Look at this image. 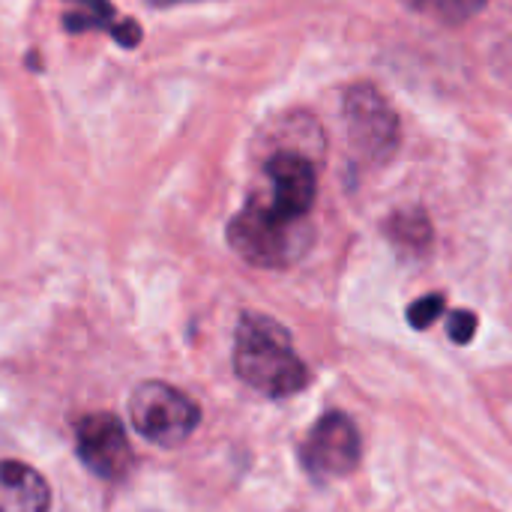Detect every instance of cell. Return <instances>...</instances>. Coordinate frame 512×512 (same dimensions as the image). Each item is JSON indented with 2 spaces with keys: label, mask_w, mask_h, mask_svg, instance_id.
<instances>
[{
  "label": "cell",
  "mask_w": 512,
  "mask_h": 512,
  "mask_svg": "<svg viewBox=\"0 0 512 512\" xmlns=\"http://www.w3.org/2000/svg\"><path fill=\"white\" fill-rule=\"evenodd\" d=\"M234 369L252 390L282 399L294 396L309 384V369L297 357L291 333L267 318L246 312L234 336Z\"/></svg>",
  "instance_id": "6da1fadb"
},
{
  "label": "cell",
  "mask_w": 512,
  "mask_h": 512,
  "mask_svg": "<svg viewBox=\"0 0 512 512\" xmlns=\"http://www.w3.org/2000/svg\"><path fill=\"white\" fill-rule=\"evenodd\" d=\"M228 243L255 267H291L309 252L312 225L306 219H279L249 198V204L228 225Z\"/></svg>",
  "instance_id": "7a4b0ae2"
},
{
  "label": "cell",
  "mask_w": 512,
  "mask_h": 512,
  "mask_svg": "<svg viewBox=\"0 0 512 512\" xmlns=\"http://www.w3.org/2000/svg\"><path fill=\"white\" fill-rule=\"evenodd\" d=\"M129 417L147 441L159 447H180L198 429L201 411L183 390L162 381H147L135 387Z\"/></svg>",
  "instance_id": "3957f363"
},
{
  "label": "cell",
  "mask_w": 512,
  "mask_h": 512,
  "mask_svg": "<svg viewBox=\"0 0 512 512\" xmlns=\"http://www.w3.org/2000/svg\"><path fill=\"white\" fill-rule=\"evenodd\" d=\"M345 129L354 150L369 162H387L399 147V117L369 84L345 93Z\"/></svg>",
  "instance_id": "277c9868"
},
{
  "label": "cell",
  "mask_w": 512,
  "mask_h": 512,
  "mask_svg": "<svg viewBox=\"0 0 512 512\" xmlns=\"http://www.w3.org/2000/svg\"><path fill=\"white\" fill-rule=\"evenodd\" d=\"M360 453H363L360 432H357L354 420L339 411L324 414L309 429V435L300 447L303 468L315 480H336V477L351 474L360 462Z\"/></svg>",
  "instance_id": "5b68a950"
},
{
  "label": "cell",
  "mask_w": 512,
  "mask_h": 512,
  "mask_svg": "<svg viewBox=\"0 0 512 512\" xmlns=\"http://www.w3.org/2000/svg\"><path fill=\"white\" fill-rule=\"evenodd\" d=\"M264 177H267V186L252 201H258L264 210H270L279 219H306L309 216V210L315 204V192H318V177L306 156L276 153L267 162Z\"/></svg>",
  "instance_id": "8992f818"
},
{
  "label": "cell",
  "mask_w": 512,
  "mask_h": 512,
  "mask_svg": "<svg viewBox=\"0 0 512 512\" xmlns=\"http://www.w3.org/2000/svg\"><path fill=\"white\" fill-rule=\"evenodd\" d=\"M81 462L102 480H120L132 468L129 438L114 414H90L75 426Z\"/></svg>",
  "instance_id": "52a82bcc"
},
{
  "label": "cell",
  "mask_w": 512,
  "mask_h": 512,
  "mask_svg": "<svg viewBox=\"0 0 512 512\" xmlns=\"http://www.w3.org/2000/svg\"><path fill=\"white\" fill-rule=\"evenodd\" d=\"M48 507L51 492L33 468L0 462V512H48Z\"/></svg>",
  "instance_id": "ba28073f"
},
{
  "label": "cell",
  "mask_w": 512,
  "mask_h": 512,
  "mask_svg": "<svg viewBox=\"0 0 512 512\" xmlns=\"http://www.w3.org/2000/svg\"><path fill=\"white\" fill-rule=\"evenodd\" d=\"M387 237L393 240L396 249L405 255H423L432 246V225L429 216L417 207L411 210H396L387 222Z\"/></svg>",
  "instance_id": "9c48e42d"
},
{
  "label": "cell",
  "mask_w": 512,
  "mask_h": 512,
  "mask_svg": "<svg viewBox=\"0 0 512 512\" xmlns=\"http://www.w3.org/2000/svg\"><path fill=\"white\" fill-rule=\"evenodd\" d=\"M414 12L438 24H462L486 9L489 0H405Z\"/></svg>",
  "instance_id": "30bf717a"
},
{
  "label": "cell",
  "mask_w": 512,
  "mask_h": 512,
  "mask_svg": "<svg viewBox=\"0 0 512 512\" xmlns=\"http://www.w3.org/2000/svg\"><path fill=\"white\" fill-rule=\"evenodd\" d=\"M72 12L66 15L69 30H84V27H108L111 21V6L105 0H69Z\"/></svg>",
  "instance_id": "8fae6325"
},
{
  "label": "cell",
  "mask_w": 512,
  "mask_h": 512,
  "mask_svg": "<svg viewBox=\"0 0 512 512\" xmlns=\"http://www.w3.org/2000/svg\"><path fill=\"white\" fill-rule=\"evenodd\" d=\"M444 297L441 294H429V297H420V300H414L411 303V309H408V321H411V327H417V330H426V327H432L441 315H444Z\"/></svg>",
  "instance_id": "7c38bea8"
},
{
  "label": "cell",
  "mask_w": 512,
  "mask_h": 512,
  "mask_svg": "<svg viewBox=\"0 0 512 512\" xmlns=\"http://www.w3.org/2000/svg\"><path fill=\"white\" fill-rule=\"evenodd\" d=\"M447 333H450V339L456 345H468L474 339V333H477V315L474 312H465V309L453 312L450 321H447Z\"/></svg>",
  "instance_id": "4fadbf2b"
},
{
  "label": "cell",
  "mask_w": 512,
  "mask_h": 512,
  "mask_svg": "<svg viewBox=\"0 0 512 512\" xmlns=\"http://www.w3.org/2000/svg\"><path fill=\"white\" fill-rule=\"evenodd\" d=\"M156 3H177V0H156Z\"/></svg>",
  "instance_id": "5bb4252c"
}]
</instances>
